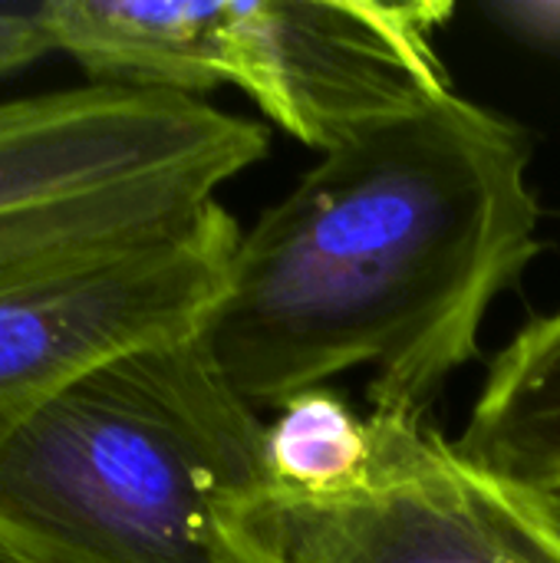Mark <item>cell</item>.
<instances>
[{
  "label": "cell",
  "instance_id": "1",
  "mask_svg": "<svg viewBox=\"0 0 560 563\" xmlns=\"http://www.w3.org/2000/svg\"><path fill=\"white\" fill-rule=\"evenodd\" d=\"M528 135L446 96L323 152L241 234L198 340L254 412L373 366V416L426 426L538 254Z\"/></svg>",
  "mask_w": 560,
  "mask_h": 563
},
{
  "label": "cell",
  "instance_id": "2",
  "mask_svg": "<svg viewBox=\"0 0 560 563\" xmlns=\"http://www.w3.org/2000/svg\"><path fill=\"white\" fill-rule=\"evenodd\" d=\"M267 422L198 333L129 350L50 399L0 452L17 563H254L234 511L271 485Z\"/></svg>",
  "mask_w": 560,
  "mask_h": 563
},
{
  "label": "cell",
  "instance_id": "3",
  "mask_svg": "<svg viewBox=\"0 0 560 563\" xmlns=\"http://www.w3.org/2000/svg\"><path fill=\"white\" fill-rule=\"evenodd\" d=\"M264 152L261 122L195 96L86 82L0 99V274L175 231Z\"/></svg>",
  "mask_w": 560,
  "mask_h": 563
},
{
  "label": "cell",
  "instance_id": "4",
  "mask_svg": "<svg viewBox=\"0 0 560 563\" xmlns=\"http://www.w3.org/2000/svg\"><path fill=\"white\" fill-rule=\"evenodd\" d=\"M373 462L333 495L264 485L234 511L254 563H560V534L429 426L370 416Z\"/></svg>",
  "mask_w": 560,
  "mask_h": 563
},
{
  "label": "cell",
  "instance_id": "5",
  "mask_svg": "<svg viewBox=\"0 0 560 563\" xmlns=\"http://www.w3.org/2000/svg\"><path fill=\"white\" fill-rule=\"evenodd\" d=\"M241 231L211 201L132 247L0 274V452L69 383L112 356L195 336Z\"/></svg>",
  "mask_w": 560,
  "mask_h": 563
},
{
  "label": "cell",
  "instance_id": "6",
  "mask_svg": "<svg viewBox=\"0 0 560 563\" xmlns=\"http://www.w3.org/2000/svg\"><path fill=\"white\" fill-rule=\"evenodd\" d=\"M452 13L436 0H231V86L330 152L455 92L436 53Z\"/></svg>",
  "mask_w": 560,
  "mask_h": 563
},
{
  "label": "cell",
  "instance_id": "7",
  "mask_svg": "<svg viewBox=\"0 0 560 563\" xmlns=\"http://www.w3.org/2000/svg\"><path fill=\"white\" fill-rule=\"evenodd\" d=\"M40 26L89 82L195 99L231 86V0H43Z\"/></svg>",
  "mask_w": 560,
  "mask_h": 563
},
{
  "label": "cell",
  "instance_id": "8",
  "mask_svg": "<svg viewBox=\"0 0 560 563\" xmlns=\"http://www.w3.org/2000/svg\"><path fill=\"white\" fill-rule=\"evenodd\" d=\"M455 449L531 498L560 495V310L492 360Z\"/></svg>",
  "mask_w": 560,
  "mask_h": 563
},
{
  "label": "cell",
  "instance_id": "9",
  "mask_svg": "<svg viewBox=\"0 0 560 563\" xmlns=\"http://www.w3.org/2000/svg\"><path fill=\"white\" fill-rule=\"evenodd\" d=\"M271 485L333 495L356 485L373 462L370 416H356L347 399L314 389L277 409L264 432Z\"/></svg>",
  "mask_w": 560,
  "mask_h": 563
},
{
  "label": "cell",
  "instance_id": "10",
  "mask_svg": "<svg viewBox=\"0 0 560 563\" xmlns=\"http://www.w3.org/2000/svg\"><path fill=\"white\" fill-rule=\"evenodd\" d=\"M46 53H53V46L40 26V3H0V82L13 73H23Z\"/></svg>",
  "mask_w": 560,
  "mask_h": 563
},
{
  "label": "cell",
  "instance_id": "11",
  "mask_svg": "<svg viewBox=\"0 0 560 563\" xmlns=\"http://www.w3.org/2000/svg\"><path fill=\"white\" fill-rule=\"evenodd\" d=\"M485 13L518 36L521 43L560 53V0H521V3H488Z\"/></svg>",
  "mask_w": 560,
  "mask_h": 563
},
{
  "label": "cell",
  "instance_id": "12",
  "mask_svg": "<svg viewBox=\"0 0 560 563\" xmlns=\"http://www.w3.org/2000/svg\"><path fill=\"white\" fill-rule=\"evenodd\" d=\"M535 505L541 508V515L548 518V525L560 534V495H545V498H535Z\"/></svg>",
  "mask_w": 560,
  "mask_h": 563
},
{
  "label": "cell",
  "instance_id": "13",
  "mask_svg": "<svg viewBox=\"0 0 560 563\" xmlns=\"http://www.w3.org/2000/svg\"><path fill=\"white\" fill-rule=\"evenodd\" d=\"M0 563H17V561H10V558H3V554H0Z\"/></svg>",
  "mask_w": 560,
  "mask_h": 563
}]
</instances>
